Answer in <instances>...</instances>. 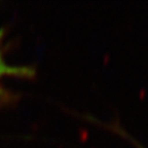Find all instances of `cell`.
<instances>
[{
  "mask_svg": "<svg viewBox=\"0 0 148 148\" xmlns=\"http://www.w3.org/2000/svg\"><path fill=\"white\" fill-rule=\"evenodd\" d=\"M34 71H33L31 68L28 67H22V66H10V65L6 64L5 61L3 60L2 56L0 53V81L3 77L5 76H32ZM2 88L0 86V95H2Z\"/></svg>",
  "mask_w": 148,
  "mask_h": 148,
  "instance_id": "6da1fadb",
  "label": "cell"
}]
</instances>
